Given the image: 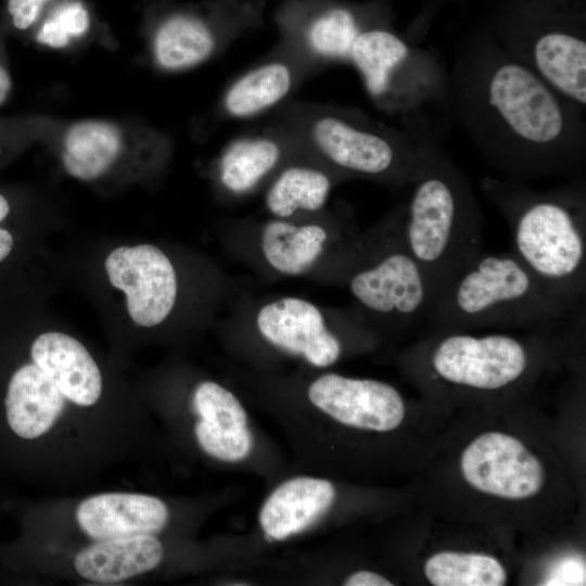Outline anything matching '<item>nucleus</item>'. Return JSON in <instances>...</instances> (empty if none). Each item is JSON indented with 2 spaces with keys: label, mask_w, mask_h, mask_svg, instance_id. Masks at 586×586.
Segmentation results:
<instances>
[{
  "label": "nucleus",
  "mask_w": 586,
  "mask_h": 586,
  "mask_svg": "<svg viewBox=\"0 0 586 586\" xmlns=\"http://www.w3.org/2000/svg\"><path fill=\"white\" fill-rule=\"evenodd\" d=\"M442 110L501 178H585V109L489 35L455 47Z\"/></svg>",
  "instance_id": "f257e3e1"
},
{
  "label": "nucleus",
  "mask_w": 586,
  "mask_h": 586,
  "mask_svg": "<svg viewBox=\"0 0 586 586\" xmlns=\"http://www.w3.org/2000/svg\"><path fill=\"white\" fill-rule=\"evenodd\" d=\"M400 115L418 150L402 230L407 247L428 276L436 304L484 250L482 212L469 178L446 151L437 124L425 111Z\"/></svg>",
  "instance_id": "f03ea898"
},
{
  "label": "nucleus",
  "mask_w": 586,
  "mask_h": 586,
  "mask_svg": "<svg viewBox=\"0 0 586 586\" xmlns=\"http://www.w3.org/2000/svg\"><path fill=\"white\" fill-rule=\"evenodd\" d=\"M480 188L507 222L511 253L552 296L585 309V178L534 190L522 181L486 175Z\"/></svg>",
  "instance_id": "7ed1b4c3"
},
{
  "label": "nucleus",
  "mask_w": 586,
  "mask_h": 586,
  "mask_svg": "<svg viewBox=\"0 0 586 586\" xmlns=\"http://www.w3.org/2000/svg\"><path fill=\"white\" fill-rule=\"evenodd\" d=\"M428 321L444 330L504 326L556 337L579 332L585 309L552 296L511 252L483 250L455 278Z\"/></svg>",
  "instance_id": "20e7f679"
},
{
  "label": "nucleus",
  "mask_w": 586,
  "mask_h": 586,
  "mask_svg": "<svg viewBox=\"0 0 586 586\" xmlns=\"http://www.w3.org/2000/svg\"><path fill=\"white\" fill-rule=\"evenodd\" d=\"M403 215L404 202L359 239L344 279L362 316L399 330L428 321L435 304L426 273L405 243Z\"/></svg>",
  "instance_id": "39448f33"
},
{
  "label": "nucleus",
  "mask_w": 586,
  "mask_h": 586,
  "mask_svg": "<svg viewBox=\"0 0 586 586\" xmlns=\"http://www.w3.org/2000/svg\"><path fill=\"white\" fill-rule=\"evenodd\" d=\"M354 64L372 100L400 114L443 107L448 68L432 49L380 28L359 34L352 48Z\"/></svg>",
  "instance_id": "423d86ee"
},
{
  "label": "nucleus",
  "mask_w": 586,
  "mask_h": 586,
  "mask_svg": "<svg viewBox=\"0 0 586 586\" xmlns=\"http://www.w3.org/2000/svg\"><path fill=\"white\" fill-rule=\"evenodd\" d=\"M305 137L321 157L343 176L407 189L418 157L415 139L347 113H327L311 118Z\"/></svg>",
  "instance_id": "0eeeda50"
},
{
  "label": "nucleus",
  "mask_w": 586,
  "mask_h": 586,
  "mask_svg": "<svg viewBox=\"0 0 586 586\" xmlns=\"http://www.w3.org/2000/svg\"><path fill=\"white\" fill-rule=\"evenodd\" d=\"M430 344L432 377L459 387L498 391L519 382L532 367V345L511 334L472 335L438 329Z\"/></svg>",
  "instance_id": "6e6552de"
},
{
  "label": "nucleus",
  "mask_w": 586,
  "mask_h": 586,
  "mask_svg": "<svg viewBox=\"0 0 586 586\" xmlns=\"http://www.w3.org/2000/svg\"><path fill=\"white\" fill-rule=\"evenodd\" d=\"M303 405L302 415L282 418L327 420L347 429L385 433L397 429L406 413L402 395L391 384L335 372L313 379Z\"/></svg>",
  "instance_id": "1a4fd4ad"
},
{
  "label": "nucleus",
  "mask_w": 586,
  "mask_h": 586,
  "mask_svg": "<svg viewBox=\"0 0 586 586\" xmlns=\"http://www.w3.org/2000/svg\"><path fill=\"white\" fill-rule=\"evenodd\" d=\"M104 269L111 285L125 294L128 315L137 326L156 327L173 311L177 272L160 247L149 243L118 246L106 256Z\"/></svg>",
  "instance_id": "9d476101"
},
{
  "label": "nucleus",
  "mask_w": 586,
  "mask_h": 586,
  "mask_svg": "<svg viewBox=\"0 0 586 586\" xmlns=\"http://www.w3.org/2000/svg\"><path fill=\"white\" fill-rule=\"evenodd\" d=\"M255 326L266 343L317 369L335 365L344 354V337L305 298L285 296L266 303L256 314Z\"/></svg>",
  "instance_id": "9b49d317"
},
{
  "label": "nucleus",
  "mask_w": 586,
  "mask_h": 586,
  "mask_svg": "<svg viewBox=\"0 0 586 586\" xmlns=\"http://www.w3.org/2000/svg\"><path fill=\"white\" fill-rule=\"evenodd\" d=\"M460 467L473 488L507 499L536 495L545 480L538 458L521 441L500 432L473 440L462 453Z\"/></svg>",
  "instance_id": "f8f14e48"
},
{
  "label": "nucleus",
  "mask_w": 586,
  "mask_h": 586,
  "mask_svg": "<svg viewBox=\"0 0 586 586\" xmlns=\"http://www.w3.org/2000/svg\"><path fill=\"white\" fill-rule=\"evenodd\" d=\"M337 499L336 486L319 475L285 479L266 496L257 523L264 538L280 543L300 536L323 521Z\"/></svg>",
  "instance_id": "ddd939ff"
},
{
  "label": "nucleus",
  "mask_w": 586,
  "mask_h": 586,
  "mask_svg": "<svg viewBox=\"0 0 586 586\" xmlns=\"http://www.w3.org/2000/svg\"><path fill=\"white\" fill-rule=\"evenodd\" d=\"M10 429L25 441L53 437L78 412L55 382L35 362L21 366L11 375L4 397Z\"/></svg>",
  "instance_id": "4468645a"
},
{
  "label": "nucleus",
  "mask_w": 586,
  "mask_h": 586,
  "mask_svg": "<svg viewBox=\"0 0 586 586\" xmlns=\"http://www.w3.org/2000/svg\"><path fill=\"white\" fill-rule=\"evenodd\" d=\"M78 528L91 540L157 535L170 521V509L161 498L131 492H107L82 499L75 509Z\"/></svg>",
  "instance_id": "2eb2a0df"
},
{
  "label": "nucleus",
  "mask_w": 586,
  "mask_h": 586,
  "mask_svg": "<svg viewBox=\"0 0 586 586\" xmlns=\"http://www.w3.org/2000/svg\"><path fill=\"white\" fill-rule=\"evenodd\" d=\"M30 359L42 369L78 411L95 408L103 396L101 369L76 337L60 331H46L33 341Z\"/></svg>",
  "instance_id": "dca6fc26"
},
{
  "label": "nucleus",
  "mask_w": 586,
  "mask_h": 586,
  "mask_svg": "<svg viewBox=\"0 0 586 586\" xmlns=\"http://www.w3.org/2000/svg\"><path fill=\"white\" fill-rule=\"evenodd\" d=\"M164 557L157 535L140 534L91 540L76 552L73 568L85 581L117 584L155 570Z\"/></svg>",
  "instance_id": "f3484780"
},
{
  "label": "nucleus",
  "mask_w": 586,
  "mask_h": 586,
  "mask_svg": "<svg viewBox=\"0 0 586 586\" xmlns=\"http://www.w3.org/2000/svg\"><path fill=\"white\" fill-rule=\"evenodd\" d=\"M329 240V231L322 225L275 218L263 227L259 246L272 269L295 277L310 270L324 253Z\"/></svg>",
  "instance_id": "a211bd4d"
},
{
  "label": "nucleus",
  "mask_w": 586,
  "mask_h": 586,
  "mask_svg": "<svg viewBox=\"0 0 586 586\" xmlns=\"http://www.w3.org/2000/svg\"><path fill=\"white\" fill-rule=\"evenodd\" d=\"M120 149L122 135L114 125L101 120H84L68 128L62 163L72 177L90 181L109 170Z\"/></svg>",
  "instance_id": "6ab92c4d"
},
{
  "label": "nucleus",
  "mask_w": 586,
  "mask_h": 586,
  "mask_svg": "<svg viewBox=\"0 0 586 586\" xmlns=\"http://www.w3.org/2000/svg\"><path fill=\"white\" fill-rule=\"evenodd\" d=\"M282 153L279 141L270 136L239 138L219 160V181L232 194L249 193L278 166Z\"/></svg>",
  "instance_id": "aec40b11"
},
{
  "label": "nucleus",
  "mask_w": 586,
  "mask_h": 586,
  "mask_svg": "<svg viewBox=\"0 0 586 586\" xmlns=\"http://www.w3.org/2000/svg\"><path fill=\"white\" fill-rule=\"evenodd\" d=\"M332 186V177L323 169L291 165L280 171L268 188L265 205L276 218L318 212L328 202Z\"/></svg>",
  "instance_id": "412c9836"
},
{
  "label": "nucleus",
  "mask_w": 586,
  "mask_h": 586,
  "mask_svg": "<svg viewBox=\"0 0 586 586\" xmlns=\"http://www.w3.org/2000/svg\"><path fill=\"white\" fill-rule=\"evenodd\" d=\"M294 82L291 67L282 61L256 66L238 78L224 98L226 112L235 118L255 116L288 95Z\"/></svg>",
  "instance_id": "4be33fe9"
},
{
  "label": "nucleus",
  "mask_w": 586,
  "mask_h": 586,
  "mask_svg": "<svg viewBox=\"0 0 586 586\" xmlns=\"http://www.w3.org/2000/svg\"><path fill=\"white\" fill-rule=\"evenodd\" d=\"M215 48L211 29L201 20L178 14L167 18L154 38V54L166 69H182L206 60Z\"/></svg>",
  "instance_id": "5701e85b"
},
{
  "label": "nucleus",
  "mask_w": 586,
  "mask_h": 586,
  "mask_svg": "<svg viewBox=\"0 0 586 586\" xmlns=\"http://www.w3.org/2000/svg\"><path fill=\"white\" fill-rule=\"evenodd\" d=\"M424 574L434 586H502L507 579L496 558L462 551L433 555L424 564Z\"/></svg>",
  "instance_id": "b1692460"
},
{
  "label": "nucleus",
  "mask_w": 586,
  "mask_h": 586,
  "mask_svg": "<svg viewBox=\"0 0 586 586\" xmlns=\"http://www.w3.org/2000/svg\"><path fill=\"white\" fill-rule=\"evenodd\" d=\"M364 31L347 9L333 8L316 17L306 30L310 52L323 60H349L356 38Z\"/></svg>",
  "instance_id": "393cba45"
},
{
  "label": "nucleus",
  "mask_w": 586,
  "mask_h": 586,
  "mask_svg": "<svg viewBox=\"0 0 586 586\" xmlns=\"http://www.w3.org/2000/svg\"><path fill=\"white\" fill-rule=\"evenodd\" d=\"M190 407L193 422L222 429L249 426V415L240 398L216 381L199 382L191 392Z\"/></svg>",
  "instance_id": "a878e982"
},
{
  "label": "nucleus",
  "mask_w": 586,
  "mask_h": 586,
  "mask_svg": "<svg viewBox=\"0 0 586 586\" xmlns=\"http://www.w3.org/2000/svg\"><path fill=\"white\" fill-rule=\"evenodd\" d=\"M191 431L202 453L226 463H237L247 459L255 446V438L249 426L222 429L192 422Z\"/></svg>",
  "instance_id": "bb28decb"
},
{
  "label": "nucleus",
  "mask_w": 586,
  "mask_h": 586,
  "mask_svg": "<svg viewBox=\"0 0 586 586\" xmlns=\"http://www.w3.org/2000/svg\"><path fill=\"white\" fill-rule=\"evenodd\" d=\"M90 26V16L85 5L76 0L59 4L42 23L36 39L52 48H62L84 35Z\"/></svg>",
  "instance_id": "cd10ccee"
},
{
  "label": "nucleus",
  "mask_w": 586,
  "mask_h": 586,
  "mask_svg": "<svg viewBox=\"0 0 586 586\" xmlns=\"http://www.w3.org/2000/svg\"><path fill=\"white\" fill-rule=\"evenodd\" d=\"M584 561L576 557H564L555 563L544 585H584Z\"/></svg>",
  "instance_id": "c85d7f7f"
},
{
  "label": "nucleus",
  "mask_w": 586,
  "mask_h": 586,
  "mask_svg": "<svg viewBox=\"0 0 586 586\" xmlns=\"http://www.w3.org/2000/svg\"><path fill=\"white\" fill-rule=\"evenodd\" d=\"M49 0H8L7 11L12 25L18 30H26L38 18Z\"/></svg>",
  "instance_id": "c756f323"
},
{
  "label": "nucleus",
  "mask_w": 586,
  "mask_h": 586,
  "mask_svg": "<svg viewBox=\"0 0 586 586\" xmlns=\"http://www.w3.org/2000/svg\"><path fill=\"white\" fill-rule=\"evenodd\" d=\"M345 586H392L394 585L390 579L383 575L367 571L360 570L351 573L343 582Z\"/></svg>",
  "instance_id": "7c9ffc66"
},
{
  "label": "nucleus",
  "mask_w": 586,
  "mask_h": 586,
  "mask_svg": "<svg viewBox=\"0 0 586 586\" xmlns=\"http://www.w3.org/2000/svg\"><path fill=\"white\" fill-rule=\"evenodd\" d=\"M12 88V79L5 65L0 61V105L8 99Z\"/></svg>",
  "instance_id": "2f4dec72"
},
{
  "label": "nucleus",
  "mask_w": 586,
  "mask_h": 586,
  "mask_svg": "<svg viewBox=\"0 0 586 586\" xmlns=\"http://www.w3.org/2000/svg\"><path fill=\"white\" fill-rule=\"evenodd\" d=\"M13 244L14 240L12 234L8 230L0 228V263L9 256L13 249Z\"/></svg>",
  "instance_id": "473e14b6"
},
{
  "label": "nucleus",
  "mask_w": 586,
  "mask_h": 586,
  "mask_svg": "<svg viewBox=\"0 0 586 586\" xmlns=\"http://www.w3.org/2000/svg\"><path fill=\"white\" fill-rule=\"evenodd\" d=\"M10 213V204L4 195L0 193V222L7 218Z\"/></svg>",
  "instance_id": "72a5a7b5"
}]
</instances>
